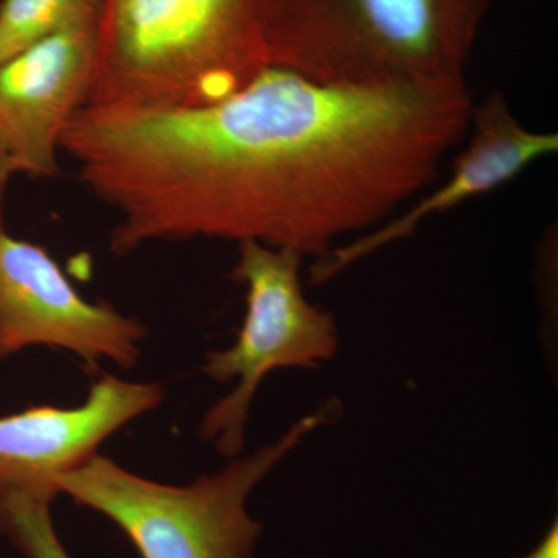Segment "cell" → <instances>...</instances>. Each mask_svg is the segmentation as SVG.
Instances as JSON below:
<instances>
[{"instance_id":"4","label":"cell","mask_w":558,"mask_h":558,"mask_svg":"<svg viewBox=\"0 0 558 558\" xmlns=\"http://www.w3.org/2000/svg\"><path fill=\"white\" fill-rule=\"evenodd\" d=\"M333 413L329 402L293 424L277 442L190 486L142 478L98 454L50 483L58 494L117 524L142 558H255L263 524L248 515L250 494Z\"/></svg>"},{"instance_id":"9","label":"cell","mask_w":558,"mask_h":558,"mask_svg":"<svg viewBox=\"0 0 558 558\" xmlns=\"http://www.w3.org/2000/svg\"><path fill=\"white\" fill-rule=\"evenodd\" d=\"M163 400L159 384L102 376L83 405H39L0 417V487L51 484L78 468L98 447Z\"/></svg>"},{"instance_id":"3","label":"cell","mask_w":558,"mask_h":558,"mask_svg":"<svg viewBox=\"0 0 558 558\" xmlns=\"http://www.w3.org/2000/svg\"><path fill=\"white\" fill-rule=\"evenodd\" d=\"M492 0H263L270 68L337 86L462 84Z\"/></svg>"},{"instance_id":"11","label":"cell","mask_w":558,"mask_h":558,"mask_svg":"<svg viewBox=\"0 0 558 558\" xmlns=\"http://www.w3.org/2000/svg\"><path fill=\"white\" fill-rule=\"evenodd\" d=\"M58 495L53 484L0 487V534L25 557L70 558L51 519Z\"/></svg>"},{"instance_id":"7","label":"cell","mask_w":558,"mask_h":558,"mask_svg":"<svg viewBox=\"0 0 558 558\" xmlns=\"http://www.w3.org/2000/svg\"><path fill=\"white\" fill-rule=\"evenodd\" d=\"M97 24L33 44L0 64V194L17 175L57 178L61 137L86 102Z\"/></svg>"},{"instance_id":"2","label":"cell","mask_w":558,"mask_h":558,"mask_svg":"<svg viewBox=\"0 0 558 558\" xmlns=\"http://www.w3.org/2000/svg\"><path fill=\"white\" fill-rule=\"evenodd\" d=\"M267 69L263 0H102L83 108H202Z\"/></svg>"},{"instance_id":"12","label":"cell","mask_w":558,"mask_h":558,"mask_svg":"<svg viewBox=\"0 0 558 558\" xmlns=\"http://www.w3.org/2000/svg\"><path fill=\"white\" fill-rule=\"evenodd\" d=\"M517 558H558V523L557 520L550 524L546 534L539 539L531 553Z\"/></svg>"},{"instance_id":"5","label":"cell","mask_w":558,"mask_h":558,"mask_svg":"<svg viewBox=\"0 0 558 558\" xmlns=\"http://www.w3.org/2000/svg\"><path fill=\"white\" fill-rule=\"evenodd\" d=\"M304 256L256 241L240 242L234 281L247 289V312L236 343L209 352L204 373L238 387L202 418V438L227 458L244 447L248 410L260 381L277 368H317L336 355L339 333L329 312L306 300L300 267Z\"/></svg>"},{"instance_id":"8","label":"cell","mask_w":558,"mask_h":558,"mask_svg":"<svg viewBox=\"0 0 558 558\" xmlns=\"http://www.w3.org/2000/svg\"><path fill=\"white\" fill-rule=\"evenodd\" d=\"M468 148L454 157L449 178L388 222L340 248L330 250L311 269L312 284H323L377 250L407 240L418 227L470 199L492 193L532 163L558 150L556 132L527 130L498 92L473 105Z\"/></svg>"},{"instance_id":"1","label":"cell","mask_w":558,"mask_h":558,"mask_svg":"<svg viewBox=\"0 0 558 558\" xmlns=\"http://www.w3.org/2000/svg\"><path fill=\"white\" fill-rule=\"evenodd\" d=\"M472 109L468 83L337 86L270 68L202 108H81L61 150L116 213L113 255L211 238L323 258L432 189Z\"/></svg>"},{"instance_id":"6","label":"cell","mask_w":558,"mask_h":558,"mask_svg":"<svg viewBox=\"0 0 558 558\" xmlns=\"http://www.w3.org/2000/svg\"><path fill=\"white\" fill-rule=\"evenodd\" d=\"M146 330L105 301L90 303L44 245L11 236L0 220V360L24 348L65 349L87 368H131Z\"/></svg>"},{"instance_id":"10","label":"cell","mask_w":558,"mask_h":558,"mask_svg":"<svg viewBox=\"0 0 558 558\" xmlns=\"http://www.w3.org/2000/svg\"><path fill=\"white\" fill-rule=\"evenodd\" d=\"M102 0H0V64L54 33L97 24Z\"/></svg>"}]
</instances>
